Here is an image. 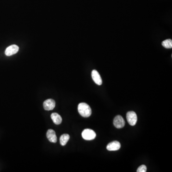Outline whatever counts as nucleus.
I'll use <instances>...</instances> for the list:
<instances>
[{
    "label": "nucleus",
    "mask_w": 172,
    "mask_h": 172,
    "mask_svg": "<svg viewBox=\"0 0 172 172\" xmlns=\"http://www.w3.org/2000/svg\"><path fill=\"white\" fill-rule=\"evenodd\" d=\"M78 109L79 114L83 117H89L91 115V109L90 106L86 103H79Z\"/></svg>",
    "instance_id": "obj_1"
},
{
    "label": "nucleus",
    "mask_w": 172,
    "mask_h": 172,
    "mask_svg": "<svg viewBox=\"0 0 172 172\" xmlns=\"http://www.w3.org/2000/svg\"><path fill=\"white\" fill-rule=\"evenodd\" d=\"M82 136L85 140H92L96 138V134L92 130L86 129L82 132Z\"/></svg>",
    "instance_id": "obj_2"
},
{
    "label": "nucleus",
    "mask_w": 172,
    "mask_h": 172,
    "mask_svg": "<svg viewBox=\"0 0 172 172\" xmlns=\"http://www.w3.org/2000/svg\"><path fill=\"white\" fill-rule=\"evenodd\" d=\"M127 121L131 126H134L137 121V116L136 113L133 111H129L127 113Z\"/></svg>",
    "instance_id": "obj_3"
},
{
    "label": "nucleus",
    "mask_w": 172,
    "mask_h": 172,
    "mask_svg": "<svg viewBox=\"0 0 172 172\" xmlns=\"http://www.w3.org/2000/svg\"><path fill=\"white\" fill-rule=\"evenodd\" d=\"M125 121L122 116L118 115L115 117L113 120V124L116 128L121 129L125 126Z\"/></svg>",
    "instance_id": "obj_4"
},
{
    "label": "nucleus",
    "mask_w": 172,
    "mask_h": 172,
    "mask_svg": "<svg viewBox=\"0 0 172 172\" xmlns=\"http://www.w3.org/2000/svg\"><path fill=\"white\" fill-rule=\"evenodd\" d=\"M43 106L46 111L53 110L56 106V102L53 99H48L44 101Z\"/></svg>",
    "instance_id": "obj_5"
},
{
    "label": "nucleus",
    "mask_w": 172,
    "mask_h": 172,
    "mask_svg": "<svg viewBox=\"0 0 172 172\" xmlns=\"http://www.w3.org/2000/svg\"><path fill=\"white\" fill-rule=\"evenodd\" d=\"M18 50H19V47L18 46L15 44H13L12 46H9L6 49L5 54L7 56H12L13 55L17 53Z\"/></svg>",
    "instance_id": "obj_6"
},
{
    "label": "nucleus",
    "mask_w": 172,
    "mask_h": 172,
    "mask_svg": "<svg viewBox=\"0 0 172 172\" xmlns=\"http://www.w3.org/2000/svg\"><path fill=\"white\" fill-rule=\"evenodd\" d=\"M121 143L118 141H113L108 144L107 146V149L110 151H114L119 150L121 148Z\"/></svg>",
    "instance_id": "obj_7"
},
{
    "label": "nucleus",
    "mask_w": 172,
    "mask_h": 172,
    "mask_svg": "<svg viewBox=\"0 0 172 172\" xmlns=\"http://www.w3.org/2000/svg\"><path fill=\"white\" fill-rule=\"evenodd\" d=\"M91 76L93 81L95 83L98 85H101L102 84V81L101 79L99 72H98L96 70H93L92 71Z\"/></svg>",
    "instance_id": "obj_8"
},
{
    "label": "nucleus",
    "mask_w": 172,
    "mask_h": 172,
    "mask_svg": "<svg viewBox=\"0 0 172 172\" xmlns=\"http://www.w3.org/2000/svg\"><path fill=\"white\" fill-rule=\"evenodd\" d=\"M46 137L48 140L53 143H56L57 142V137L56 136V132L52 129H49L46 132Z\"/></svg>",
    "instance_id": "obj_9"
},
{
    "label": "nucleus",
    "mask_w": 172,
    "mask_h": 172,
    "mask_svg": "<svg viewBox=\"0 0 172 172\" xmlns=\"http://www.w3.org/2000/svg\"><path fill=\"white\" fill-rule=\"evenodd\" d=\"M51 118L54 123L57 125H59L61 124L62 121V119L61 118V116L57 113H53L51 115Z\"/></svg>",
    "instance_id": "obj_10"
},
{
    "label": "nucleus",
    "mask_w": 172,
    "mask_h": 172,
    "mask_svg": "<svg viewBox=\"0 0 172 172\" xmlns=\"http://www.w3.org/2000/svg\"><path fill=\"white\" fill-rule=\"evenodd\" d=\"M70 138V136L68 134L62 135L60 138V143L61 145L65 146L67 144Z\"/></svg>",
    "instance_id": "obj_11"
},
{
    "label": "nucleus",
    "mask_w": 172,
    "mask_h": 172,
    "mask_svg": "<svg viewBox=\"0 0 172 172\" xmlns=\"http://www.w3.org/2000/svg\"><path fill=\"white\" fill-rule=\"evenodd\" d=\"M162 46L166 48H172V40L171 39H167L162 43Z\"/></svg>",
    "instance_id": "obj_12"
},
{
    "label": "nucleus",
    "mask_w": 172,
    "mask_h": 172,
    "mask_svg": "<svg viewBox=\"0 0 172 172\" xmlns=\"http://www.w3.org/2000/svg\"><path fill=\"white\" fill-rule=\"evenodd\" d=\"M147 171V167L146 165H142L140 166L137 169V172H146Z\"/></svg>",
    "instance_id": "obj_13"
}]
</instances>
